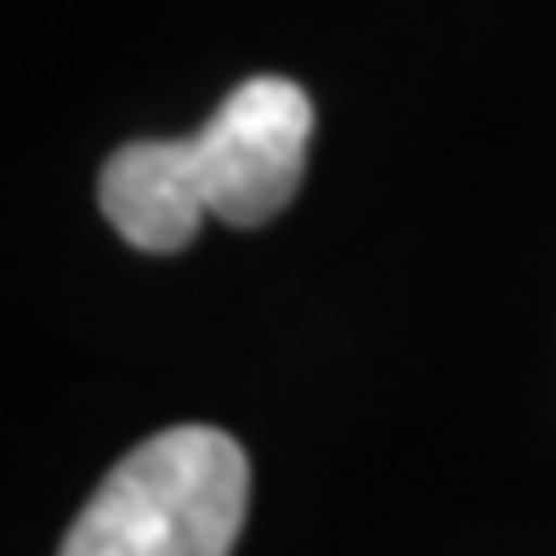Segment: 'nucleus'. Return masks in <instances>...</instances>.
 Listing matches in <instances>:
<instances>
[{
  "label": "nucleus",
  "instance_id": "obj_1",
  "mask_svg": "<svg viewBox=\"0 0 556 556\" xmlns=\"http://www.w3.org/2000/svg\"><path fill=\"white\" fill-rule=\"evenodd\" d=\"M313 142V97L285 74H256L176 142H125L109 154L97 199L125 244L148 256L182 250L199 222L262 227L295 199Z\"/></svg>",
  "mask_w": 556,
  "mask_h": 556
},
{
  "label": "nucleus",
  "instance_id": "obj_2",
  "mask_svg": "<svg viewBox=\"0 0 556 556\" xmlns=\"http://www.w3.org/2000/svg\"><path fill=\"white\" fill-rule=\"evenodd\" d=\"M250 460L216 426H170L97 483L58 556H233Z\"/></svg>",
  "mask_w": 556,
  "mask_h": 556
}]
</instances>
